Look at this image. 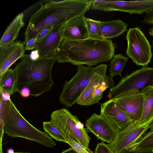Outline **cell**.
<instances>
[{
    "instance_id": "obj_1",
    "label": "cell",
    "mask_w": 153,
    "mask_h": 153,
    "mask_svg": "<svg viewBox=\"0 0 153 153\" xmlns=\"http://www.w3.org/2000/svg\"><path fill=\"white\" fill-rule=\"evenodd\" d=\"M116 47L111 39L89 38L69 40L62 38L56 57L59 63H70L78 66L86 65L92 67L111 60Z\"/></svg>"
},
{
    "instance_id": "obj_2",
    "label": "cell",
    "mask_w": 153,
    "mask_h": 153,
    "mask_svg": "<svg viewBox=\"0 0 153 153\" xmlns=\"http://www.w3.org/2000/svg\"><path fill=\"white\" fill-rule=\"evenodd\" d=\"M91 2L92 0H65L51 1L41 4L31 16L25 34V45L29 39L36 37L43 27L59 25L85 14L89 10Z\"/></svg>"
},
{
    "instance_id": "obj_3",
    "label": "cell",
    "mask_w": 153,
    "mask_h": 153,
    "mask_svg": "<svg viewBox=\"0 0 153 153\" xmlns=\"http://www.w3.org/2000/svg\"><path fill=\"white\" fill-rule=\"evenodd\" d=\"M14 69L16 75L17 92L23 88L30 96L37 97L51 90L54 84L51 72L57 58L40 57L33 60L29 54H25Z\"/></svg>"
},
{
    "instance_id": "obj_4",
    "label": "cell",
    "mask_w": 153,
    "mask_h": 153,
    "mask_svg": "<svg viewBox=\"0 0 153 153\" xmlns=\"http://www.w3.org/2000/svg\"><path fill=\"white\" fill-rule=\"evenodd\" d=\"M3 120L4 133L9 137L23 138L47 147L56 146L47 133L36 128L23 117L10 99L8 102Z\"/></svg>"
},
{
    "instance_id": "obj_5",
    "label": "cell",
    "mask_w": 153,
    "mask_h": 153,
    "mask_svg": "<svg viewBox=\"0 0 153 153\" xmlns=\"http://www.w3.org/2000/svg\"><path fill=\"white\" fill-rule=\"evenodd\" d=\"M107 65L101 64L94 67L78 66L76 74L63 84L59 102L67 107H71L91 83L106 75Z\"/></svg>"
},
{
    "instance_id": "obj_6",
    "label": "cell",
    "mask_w": 153,
    "mask_h": 153,
    "mask_svg": "<svg viewBox=\"0 0 153 153\" xmlns=\"http://www.w3.org/2000/svg\"><path fill=\"white\" fill-rule=\"evenodd\" d=\"M50 121L61 131L66 139H71L88 148L90 138L84 125L76 116L67 109L62 108L53 111Z\"/></svg>"
},
{
    "instance_id": "obj_7",
    "label": "cell",
    "mask_w": 153,
    "mask_h": 153,
    "mask_svg": "<svg viewBox=\"0 0 153 153\" xmlns=\"http://www.w3.org/2000/svg\"><path fill=\"white\" fill-rule=\"evenodd\" d=\"M150 86H153V68L143 67L122 77L115 86L110 89L107 97L117 98L131 91L142 92Z\"/></svg>"
},
{
    "instance_id": "obj_8",
    "label": "cell",
    "mask_w": 153,
    "mask_h": 153,
    "mask_svg": "<svg viewBox=\"0 0 153 153\" xmlns=\"http://www.w3.org/2000/svg\"><path fill=\"white\" fill-rule=\"evenodd\" d=\"M126 38L127 42L126 55L137 65L147 66L152 58L151 46L140 29L138 27L130 28Z\"/></svg>"
},
{
    "instance_id": "obj_9",
    "label": "cell",
    "mask_w": 153,
    "mask_h": 153,
    "mask_svg": "<svg viewBox=\"0 0 153 153\" xmlns=\"http://www.w3.org/2000/svg\"><path fill=\"white\" fill-rule=\"evenodd\" d=\"M149 125L140 124L138 122L131 123L119 131L113 141L107 145L114 153H121L139 140Z\"/></svg>"
},
{
    "instance_id": "obj_10",
    "label": "cell",
    "mask_w": 153,
    "mask_h": 153,
    "mask_svg": "<svg viewBox=\"0 0 153 153\" xmlns=\"http://www.w3.org/2000/svg\"><path fill=\"white\" fill-rule=\"evenodd\" d=\"M100 105V115L118 132L132 123L128 114L115 99L109 98Z\"/></svg>"
},
{
    "instance_id": "obj_11",
    "label": "cell",
    "mask_w": 153,
    "mask_h": 153,
    "mask_svg": "<svg viewBox=\"0 0 153 153\" xmlns=\"http://www.w3.org/2000/svg\"><path fill=\"white\" fill-rule=\"evenodd\" d=\"M114 85L113 78L106 75L90 83L76 100V103L84 106L97 103L102 98L104 91Z\"/></svg>"
},
{
    "instance_id": "obj_12",
    "label": "cell",
    "mask_w": 153,
    "mask_h": 153,
    "mask_svg": "<svg viewBox=\"0 0 153 153\" xmlns=\"http://www.w3.org/2000/svg\"><path fill=\"white\" fill-rule=\"evenodd\" d=\"M86 126L98 139L109 144L113 141L118 132L102 116L95 113L86 120Z\"/></svg>"
},
{
    "instance_id": "obj_13",
    "label": "cell",
    "mask_w": 153,
    "mask_h": 153,
    "mask_svg": "<svg viewBox=\"0 0 153 153\" xmlns=\"http://www.w3.org/2000/svg\"><path fill=\"white\" fill-rule=\"evenodd\" d=\"M115 99L128 114L133 123L140 119L143 109V97L141 92L134 90Z\"/></svg>"
},
{
    "instance_id": "obj_14",
    "label": "cell",
    "mask_w": 153,
    "mask_h": 153,
    "mask_svg": "<svg viewBox=\"0 0 153 153\" xmlns=\"http://www.w3.org/2000/svg\"><path fill=\"white\" fill-rule=\"evenodd\" d=\"M68 22L54 27L47 36L39 42L36 43L35 49L38 51L40 57H56V50L62 39Z\"/></svg>"
},
{
    "instance_id": "obj_15",
    "label": "cell",
    "mask_w": 153,
    "mask_h": 153,
    "mask_svg": "<svg viewBox=\"0 0 153 153\" xmlns=\"http://www.w3.org/2000/svg\"><path fill=\"white\" fill-rule=\"evenodd\" d=\"M25 45L24 42L16 41L7 46L1 48L0 75L9 69L14 62L25 54Z\"/></svg>"
},
{
    "instance_id": "obj_16",
    "label": "cell",
    "mask_w": 153,
    "mask_h": 153,
    "mask_svg": "<svg viewBox=\"0 0 153 153\" xmlns=\"http://www.w3.org/2000/svg\"><path fill=\"white\" fill-rule=\"evenodd\" d=\"M85 17L84 14H82L68 21L62 38L69 40H79L90 38Z\"/></svg>"
},
{
    "instance_id": "obj_17",
    "label": "cell",
    "mask_w": 153,
    "mask_h": 153,
    "mask_svg": "<svg viewBox=\"0 0 153 153\" xmlns=\"http://www.w3.org/2000/svg\"><path fill=\"white\" fill-rule=\"evenodd\" d=\"M128 25L120 19L101 21L99 32L92 38L110 39L123 34L127 30Z\"/></svg>"
},
{
    "instance_id": "obj_18",
    "label": "cell",
    "mask_w": 153,
    "mask_h": 153,
    "mask_svg": "<svg viewBox=\"0 0 153 153\" xmlns=\"http://www.w3.org/2000/svg\"><path fill=\"white\" fill-rule=\"evenodd\" d=\"M24 14H19L7 27L0 40V48L9 45L17 38L20 29L25 25Z\"/></svg>"
},
{
    "instance_id": "obj_19",
    "label": "cell",
    "mask_w": 153,
    "mask_h": 153,
    "mask_svg": "<svg viewBox=\"0 0 153 153\" xmlns=\"http://www.w3.org/2000/svg\"><path fill=\"white\" fill-rule=\"evenodd\" d=\"M141 92L143 97V106L138 123L142 125H150L153 122V86L147 87Z\"/></svg>"
},
{
    "instance_id": "obj_20",
    "label": "cell",
    "mask_w": 153,
    "mask_h": 153,
    "mask_svg": "<svg viewBox=\"0 0 153 153\" xmlns=\"http://www.w3.org/2000/svg\"><path fill=\"white\" fill-rule=\"evenodd\" d=\"M16 75L14 69L9 68L0 75V91H4L13 95L17 92Z\"/></svg>"
},
{
    "instance_id": "obj_21",
    "label": "cell",
    "mask_w": 153,
    "mask_h": 153,
    "mask_svg": "<svg viewBox=\"0 0 153 153\" xmlns=\"http://www.w3.org/2000/svg\"><path fill=\"white\" fill-rule=\"evenodd\" d=\"M137 153H146L153 151V132L143 135L137 142L131 145L127 149Z\"/></svg>"
},
{
    "instance_id": "obj_22",
    "label": "cell",
    "mask_w": 153,
    "mask_h": 153,
    "mask_svg": "<svg viewBox=\"0 0 153 153\" xmlns=\"http://www.w3.org/2000/svg\"><path fill=\"white\" fill-rule=\"evenodd\" d=\"M110 62V75L112 77L116 76H121V73L128 61V58L121 54L114 55Z\"/></svg>"
},
{
    "instance_id": "obj_23",
    "label": "cell",
    "mask_w": 153,
    "mask_h": 153,
    "mask_svg": "<svg viewBox=\"0 0 153 153\" xmlns=\"http://www.w3.org/2000/svg\"><path fill=\"white\" fill-rule=\"evenodd\" d=\"M44 130L51 137L56 141L67 143L68 140L59 129L52 122L43 123Z\"/></svg>"
},
{
    "instance_id": "obj_24",
    "label": "cell",
    "mask_w": 153,
    "mask_h": 153,
    "mask_svg": "<svg viewBox=\"0 0 153 153\" xmlns=\"http://www.w3.org/2000/svg\"><path fill=\"white\" fill-rule=\"evenodd\" d=\"M84 19L90 38H92L99 31L101 27V21L85 17Z\"/></svg>"
},
{
    "instance_id": "obj_25",
    "label": "cell",
    "mask_w": 153,
    "mask_h": 153,
    "mask_svg": "<svg viewBox=\"0 0 153 153\" xmlns=\"http://www.w3.org/2000/svg\"><path fill=\"white\" fill-rule=\"evenodd\" d=\"M77 153H94L90 149L73 140L68 139L67 143Z\"/></svg>"
},
{
    "instance_id": "obj_26",
    "label": "cell",
    "mask_w": 153,
    "mask_h": 153,
    "mask_svg": "<svg viewBox=\"0 0 153 153\" xmlns=\"http://www.w3.org/2000/svg\"><path fill=\"white\" fill-rule=\"evenodd\" d=\"M57 26H47L42 28L37 34L36 37L37 43L39 42L52 31L54 27Z\"/></svg>"
},
{
    "instance_id": "obj_27",
    "label": "cell",
    "mask_w": 153,
    "mask_h": 153,
    "mask_svg": "<svg viewBox=\"0 0 153 153\" xmlns=\"http://www.w3.org/2000/svg\"><path fill=\"white\" fill-rule=\"evenodd\" d=\"M95 153H114L103 141L99 143L95 149Z\"/></svg>"
},
{
    "instance_id": "obj_28",
    "label": "cell",
    "mask_w": 153,
    "mask_h": 153,
    "mask_svg": "<svg viewBox=\"0 0 153 153\" xmlns=\"http://www.w3.org/2000/svg\"><path fill=\"white\" fill-rule=\"evenodd\" d=\"M142 22L144 24L151 25L153 23V9L145 13Z\"/></svg>"
},
{
    "instance_id": "obj_29",
    "label": "cell",
    "mask_w": 153,
    "mask_h": 153,
    "mask_svg": "<svg viewBox=\"0 0 153 153\" xmlns=\"http://www.w3.org/2000/svg\"><path fill=\"white\" fill-rule=\"evenodd\" d=\"M37 43L36 38L29 39L26 44L25 50H30L35 48Z\"/></svg>"
},
{
    "instance_id": "obj_30",
    "label": "cell",
    "mask_w": 153,
    "mask_h": 153,
    "mask_svg": "<svg viewBox=\"0 0 153 153\" xmlns=\"http://www.w3.org/2000/svg\"><path fill=\"white\" fill-rule=\"evenodd\" d=\"M10 94L7 92L0 91V98L4 101H7L10 100Z\"/></svg>"
},
{
    "instance_id": "obj_31",
    "label": "cell",
    "mask_w": 153,
    "mask_h": 153,
    "mask_svg": "<svg viewBox=\"0 0 153 153\" xmlns=\"http://www.w3.org/2000/svg\"><path fill=\"white\" fill-rule=\"evenodd\" d=\"M30 55L31 58L33 60H37L40 57L38 51L36 49L33 51Z\"/></svg>"
},
{
    "instance_id": "obj_32",
    "label": "cell",
    "mask_w": 153,
    "mask_h": 153,
    "mask_svg": "<svg viewBox=\"0 0 153 153\" xmlns=\"http://www.w3.org/2000/svg\"><path fill=\"white\" fill-rule=\"evenodd\" d=\"M21 96L24 97H27L30 96V91L27 89L23 88L19 92Z\"/></svg>"
},
{
    "instance_id": "obj_33",
    "label": "cell",
    "mask_w": 153,
    "mask_h": 153,
    "mask_svg": "<svg viewBox=\"0 0 153 153\" xmlns=\"http://www.w3.org/2000/svg\"><path fill=\"white\" fill-rule=\"evenodd\" d=\"M61 153H77L71 147L64 150Z\"/></svg>"
},
{
    "instance_id": "obj_34",
    "label": "cell",
    "mask_w": 153,
    "mask_h": 153,
    "mask_svg": "<svg viewBox=\"0 0 153 153\" xmlns=\"http://www.w3.org/2000/svg\"><path fill=\"white\" fill-rule=\"evenodd\" d=\"M149 128L150 129V130L149 132L146 134H145L144 135H148L153 132V122H152L149 125Z\"/></svg>"
},
{
    "instance_id": "obj_35",
    "label": "cell",
    "mask_w": 153,
    "mask_h": 153,
    "mask_svg": "<svg viewBox=\"0 0 153 153\" xmlns=\"http://www.w3.org/2000/svg\"><path fill=\"white\" fill-rule=\"evenodd\" d=\"M121 153H153L152 151L149 152H146V153H137V152H131L127 150H126L122 152Z\"/></svg>"
},
{
    "instance_id": "obj_36",
    "label": "cell",
    "mask_w": 153,
    "mask_h": 153,
    "mask_svg": "<svg viewBox=\"0 0 153 153\" xmlns=\"http://www.w3.org/2000/svg\"><path fill=\"white\" fill-rule=\"evenodd\" d=\"M149 35L153 37V27H151L149 29Z\"/></svg>"
},
{
    "instance_id": "obj_37",
    "label": "cell",
    "mask_w": 153,
    "mask_h": 153,
    "mask_svg": "<svg viewBox=\"0 0 153 153\" xmlns=\"http://www.w3.org/2000/svg\"><path fill=\"white\" fill-rule=\"evenodd\" d=\"M0 153H3L2 149V141H0Z\"/></svg>"
},
{
    "instance_id": "obj_38",
    "label": "cell",
    "mask_w": 153,
    "mask_h": 153,
    "mask_svg": "<svg viewBox=\"0 0 153 153\" xmlns=\"http://www.w3.org/2000/svg\"><path fill=\"white\" fill-rule=\"evenodd\" d=\"M7 153H14V152L13 149H9L8 150Z\"/></svg>"
},
{
    "instance_id": "obj_39",
    "label": "cell",
    "mask_w": 153,
    "mask_h": 153,
    "mask_svg": "<svg viewBox=\"0 0 153 153\" xmlns=\"http://www.w3.org/2000/svg\"><path fill=\"white\" fill-rule=\"evenodd\" d=\"M14 153H30L29 152H14Z\"/></svg>"
},
{
    "instance_id": "obj_40",
    "label": "cell",
    "mask_w": 153,
    "mask_h": 153,
    "mask_svg": "<svg viewBox=\"0 0 153 153\" xmlns=\"http://www.w3.org/2000/svg\"><path fill=\"white\" fill-rule=\"evenodd\" d=\"M152 44L153 47V40L152 41Z\"/></svg>"
},
{
    "instance_id": "obj_41",
    "label": "cell",
    "mask_w": 153,
    "mask_h": 153,
    "mask_svg": "<svg viewBox=\"0 0 153 153\" xmlns=\"http://www.w3.org/2000/svg\"><path fill=\"white\" fill-rule=\"evenodd\" d=\"M153 25V23L152 24V25Z\"/></svg>"
},
{
    "instance_id": "obj_42",
    "label": "cell",
    "mask_w": 153,
    "mask_h": 153,
    "mask_svg": "<svg viewBox=\"0 0 153 153\" xmlns=\"http://www.w3.org/2000/svg\"><path fill=\"white\" fill-rule=\"evenodd\" d=\"M152 152H153V151H152Z\"/></svg>"
}]
</instances>
